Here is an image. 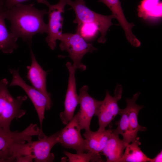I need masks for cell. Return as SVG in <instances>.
<instances>
[{
    "mask_svg": "<svg viewBox=\"0 0 162 162\" xmlns=\"http://www.w3.org/2000/svg\"><path fill=\"white\" fill-rule=\"evenodd\" d=\"M121 118L116 123L117 128L112 130V132L116 134L121 135L123 137L122 140L127 144L128 143L129 130V119L126 108L121 109L120 114Z\"/></svg>",
    "mask_w": 162,
    "mask_h": 162,
    "instance_id": "22",
    "label": "cell"
},
{
    "mask_svg": "<svg viewBox=\"0 0 162 162\" xmlns=\"http://www.w3.org/2000/svg\"><path fill=\"white\" fill-rule=\"evenodd\" d=\"M162 3L160 0H142L138 6V16L144 19L161 18Z\"/></svg>",
    "mask_w": 162,
    "mask_h": 162,
    "instance_id": "19",
    "label": "cell"
},
{
    "mask_svg": "<svg viewBox=\"0 0 162 162\" xmlns=\"http://www.w3.org/2000/svg\"><path fill=\"white\" fill-rule=\"evenodd\" d=\"M5 162V161L4 160L0 158V162Z\"/></svg>",
    "mask_w": 162,
    "mask_h": 162,
    "instance_id": "27",
    "label": "cell"
},
{
    "mask_svg": "<svg viewBox=\"0 0 162 162\" xmlns=\"http://www.w3.org/2000/svg\"><path fill=\"white\" fill-rule=\"evenodd\" d=\"M6 0H0V2L4 3Z\"/></svg>",
    "mask_w": 162,
    "mask_h": 162,
    "instance_id": "28",
    "label": "cell"
},
{
    "mask_svg": "<svg viewBox=\"0 0 162 162\" xmlns=\"http://www.w3.org/2000/svg\"><path fill=\"white\" fill-rule=\"evenodd\" d=\"M66 65L69 73L68 86L64 102V110L59 114L62 123L65 125L73 117L76 107L79 104L75 78L76 69L69 62H67Z\"/></svg>",
    "mask_w": 162,
    "mask_h": 162,
    "instance_id": "11",
    "label": "cell"
},
{
    "mask_svg": "<svg viewBox=\"0 0 162 162\" xmlns=\"http://www.w3.org/2000/svg\"><path fill=\"white\" fill-rule=\"evenodd\" d=\"M48 14L45 9L39 10L33 4H19L9 9L5 8L6 19L10 22L11 32L31 46L33 37L37 34L47 33V24L44 17Z\"/></svg>",
    "mask_w": 162,
    "mask_h": 162,
    "instance_id": "1",
    "label": "cell"
},
{
    "mask_svg": "<svg viewBox=\"0 0 162 162\" xmlns=\"http://www.w3.org/2000/svg\"></svg>",
    "mask_w": 162,
    "mask_h": 162,
    "instance_id": "29",
    "label": "cell"
},
{
    "mask_svg": "<svg viewBox=\"0 0 162 162\" xmlns=\"http://www.w3.org/2000/svg\"><path fill=\"white\" fill-rule=\"evenodd\" d=\"M99 2L104 4L112 12V14L118 21L120 26L124 30L128 40L130 41L135 38L132 29L135 25L129 22L124 14L119 0H98Z\"/></svg>",
    "mask_w": 162,
    "mask_h": 162,
    "instance_id": "17",
    "label": "cell"
},
{
    "mask_svg": "<svg viewBox=\"0 0 162 162\" xmlns=\"http://www.w3.org/2000/svg\"><path fill=\"white\" fill-rule=\"evenodd\" d=\"M123 91L122 86L117 84L114 91V95H110L106 91L104 100L98 108L94 115L98 116L99 128L98 131L105 130L106 127L110 124L118 115H120L121 109L118 102L121 98Z\"/></svg>",
    "mask_w": 162,
    "mask_h": 162,
    "instance_id": "9",
    "label": "cell"
},
{
    "mask_svg": "<svg viewBox=\"0 0 162 162\" xmlns=\"http://www.w3.org/2000/svg\"><path fill=\"white\" fill-rule=\"evenodd\" d=\"M88 87L83 86L79 90L78 95L80 107L77 112L80 125L81 130H89L91 122L101 100H97L88 93Z\"/></svg>",
    "mask_w": 162,
    "mask_h": 162,
    "instance_id": "12",
    "label": "cell"
},
{
    "mask_svg": "<svg viewBox=\"0 0 162 162\" xmlns=\"http://www.w3.org/2000/svg\"><path fill=\"white\" fill-rule=\"evenodd\" d=\"M140 94L139 92H137L134 95L132 98H127L126 99L127 103L126 108L129 119L128 141L129 144L136 139L139 131H145L147 129L145 127L140 126L138 120L139 112L144 107L143 106L138 105L136 103Z\"/></svg>",
    "mask_w": 162,
    "mask_h": 162,
    "instance_id": "14",
    "label": "cell"
},
{
    "mask_svg": "<svg viewBox=\"0 0 162 162\" xmlns=\"http://www.w3.org/2000/svg\"><path fill=\"white\" fill-rule=\"evenodd\" d=\"M112 130L110 129L103 131L86 130L83 136L85 138L88 151L97 153H101L110 136Z\"/></svg>",
    "mask_w": 162,
    "mask_h": 162,
    "instance_id": "16",
    "label": "cell"
},
{
    "mask_svg": "<svg viewBox=\"0 0 162 162\" xmlns=\"http://www.w3.org/2000/svg\"><path fill=\"white\" fill-rule=\"evenodd\" d=\"M9 71L12 75V78L9 86H18L21 88L27 94L34 107L40 124L38 138H42L45 135L42 130V124L45 118V111L50 110L51 106L49 104L46 97L42 93L26 82L20 76L19 69H10Z\"/></svg>",
    "mask_w": 162,
    "mask_h": 162,
    "instance_id": "7",
    "label": "cell"
},
{
    "mask_svg": "<svg viewBox=\"0 0 162 162\" xmlns=\"http://www.w3.org/2000/svg\"><path fill=\"white\" fill-rule=\"evenodd\" d=\"M58 143H59L58 131L37 141L31 140L25 143L16 144L11 151V160L12 162L15 161L16 157L29 156L35 162H52L55 157L51 151Z\"/></svg>",
    "mask_w": 162,
    "mask_h": 162,
    "instance_id": "2",
    "label": "cell"
},
{
    "mask_svg": "<svg viewBox=\"0 0 162 162\" xmlns=\"http://www.w3.org/2000/svg\"><path fill=\"white\" fill-rule=\"evenodd\" d=\"M33 158L29 156H22L16 157L15 161L17 162H32Z\"/></svg>",
    "mask_w": 162,
    "mask_h": 162,
    "instance_id": "25",
    "label": "cell"
},
{
    "mask_svg": "<svg viewBox=\"0 0 162 162\" xmlns=\"http://www.w3.org/2000/svg\"><path fill=\"white\" fill-rule=\"evenodd\" d=\"M5 8L4 3L0 2V50L5 53H11L18 47V39L8 30L5 24Z\"/></svg>",
    "mask_w": 162,
    "mask_h": 162,
    "instance_id": "15",
    "label": "cell"
},
{
    "mask_svg": "<svg viewBox=\"0 0 162 162\" xmlns=\"http://www.w3.org/2000/svg\"><path fill=\"white\" fill-rule=\"evenodd\" d=\"M126 146L122 157L117 162H150L149 158L141 150L139 146L141 145L140 138L136 137Z\"/></svg>",
    "mask_w": 162,
    "mask_h": 162,
    "instance_id": "20",
    "label": "cell"
},
{
    "mask_svg": "<svg viewBox=\"0 0 162 162\" xmlns=\"http://www.w3.org/2000/svg\"><path fill=\"white\" fill-rule=\"evenodd\" d=\"M39 3L44 4L48 7V23L47 36L46 41L50 48L54 50L56 47V41L62 33L63 18L62 14L64 13L66 0H59L55 4H51L47 0H37Z\"/></svg>",
    "mask_w": 162,
    "mask_h": 162,
    "instance_id": "8",
    "label": "cell"
},
{
    "mask_svg": "<svg viewBox=\"0 0 162 162\" xmlns=\"http://www.w3.org/2000/svg\"><path fill=\"white\" fill-rule=\"evenodd\" d=\"M67 4L70 5L76 14L73 21L75 23H93L98 27L101 36L98 39L99 43H104L106 40L105 38L109 28L113 24L112 20L115 18L112 14L105 16L92 11L86 6L84 0H66Z\"/></svg>",
    "mask_w": 162,
    "mask_h": 162,
    "instance_id": "4",
    "label": "cell"
},
{
    "mask_svg": "<svg viewBox=\"0 0 162 162\" xmlns=\"http://www.w3.org/2000/svg\"><path fill=\"white\" fill-rule=\"evenodd\" d=\"M98 31V27L95 24L83 23L78 24L76 32L88 42L94 38Z\"/></svg>",
    "mask_w": 162,
    "mask_h": 162,
    "instance_id": "23",
    "label": "cell"
},
{
    "mask_svg": "<svg viewBox=\"0 0 162 162\" xmlns=\"http://www.w3.org/2000/svg\"><path fill=\"white\" fill-rule=\"evenodd\" d=\"M8 82L4 79L0 81V128L10 130L12 120L24 116L26 111L21 109L23 102L27 99L26 95L14 98L8 88Z\"/></svg>",
    "mask_w": 162,
    "mask_h": 162,
    "instance_id": "3",
    "label": "cell"
},
{
    "mask_svg": "<svg viewBox=\"0 0 162 162\" xmlns=\"http://www.w3.org/2000/svg\"><path fill=\"white\" fill-rule=\"evenodd\" d=\"M128 145L121 140L119 135L112 132L102 152L106 162H117L122 157L124 149Z\"/></svg>",
    "mask_w": 162,
    "mask_h": 162,
    "instance_id": "18",
    "label": "cell"
},
{
    "mask_svg": "<svg viewBox=\"0 0 162 162\" xmlns=\"http://www.w3.org/2000/svg\"><path fill=\"white\" fill-rule=\"evenodd\" d=\"M162 150L154 158H151L150 162H160L162 161Z\"/></svg>",
    "mask_w": 162,
    "mask_h": 162,
    "instance_id": "26",
    "label": "cell"
},
{
    "mask_svg": "<svg viewBox=\"0 0 162 162\" xmlns=\"http://www.w3.org/2000/svg\"><path fill=\"white\" fill-rule=\"evenodd\" d=\"M64 154L68 158L69 162H104L99 153L88 151L87 153L84 152L74 154L64 151Z\"/></svg>",
    "mask_w": 162,
    "mask_h": 162,
    "instance_id": "21",
    "label": "cell"
},
{
    "mask_svg": "<svg viewBox=\"0 0 162 162\" xmlns=\"http://www.w3.org/2000/svg\"><path fill=\"white\" fill-rule=\"evenodd\" d=\"M66 125L58 131L59 143L64 148L75 150L77 153L88 151L85 139L81 134L78 112Z\"/></svg>",
    "mask_w": 162,
    "mask_h": 162,
    "instance_id": "10",
    "label": "cell"
},
{
    "mask_svg": "<svg viewBox=\"0 0 162 162\" xmlns=\"http://www.w3.org/2000/svg\"><path fill=\"white\" fill-rule=\"evenodd\" d=\"M31 54L32 62L27 67V78L34 88L42 93L46 98L50 105L51 106L50 94L46 89V77L47 72L44 70L37 61L31 48L29 46Z\"/></svg>",
    "mask_w": 162,
    "mask_h": 162,
    "instance_id": "13",
    "label": "cell"
},
{
    "mask_svg": "<svg viewBox=\"0 0 162 162\" xmlns=\"http://www.w3.org/2000/svg\"><path fill=\"white\" fill-rule=\"evenodd\" d=\"M58 40L61 41L59 45L61 50L68 52L69 57L72 60L73 64L76 70H85L86 67L81 62L82 58L87 53L92 52L97 49L76 32L62 33Z\"/></svg>",
    "mask_w": 162,
    "mask_h": 162,
    "instance_id": "5",
    "label": "cell"
},
{
    "mask_svg": "<svg viewBox=\"0 0 162 162\" xmlns=\"http://www.w3.org/2000/svg\"><path fill=\"white\" fill-rule=\"evenodd\" d=\"M39 132L38 124L32 123L21 131H12L0 128V158L5 162H11L10 152L13 146L32 140V137L38 136Z\"/></svg>",
    "mask_w": 162,
    "mask_h": 162,
    "instance_id": "6",
    "label": "cell"
},
{
    "mask_svg": "<svg viewBox=\"0 0 162 162\" xmlns=\"http://www.w3.org/2000/svg\"><path fill=\"white\" fill-rule=\"evenodd\" d=\"M29 0H6L4 7L5 9H9L16 5L22 4V3Z\"/></svg>",
    "mask_w": 162,
    "mask_h": 162,
    "instance_id": "24",
    "label": "cell"
}]
</instances>
